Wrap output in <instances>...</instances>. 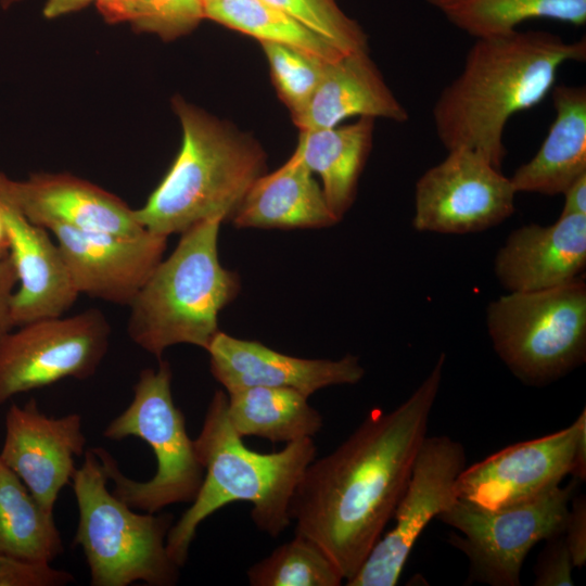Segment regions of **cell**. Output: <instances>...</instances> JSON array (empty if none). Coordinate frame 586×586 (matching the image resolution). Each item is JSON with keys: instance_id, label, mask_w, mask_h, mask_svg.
I'll return each mask as SVG.
<instances>
[{"instance_id": "obj_1", "label": "cell", "mask_w": 586, "mask_h": 586, "mask_svg": "<svg viewBox=\"0 0 586 586\" xmlns=\"http://www.w3.org/2000/svg\"><path fill=\"white\" fill-rule=\"evenodd\" d=\"M445 353L402 404L372 409L334 450L305 469L291 499L294 533L313 539L344 581L359 570L382 536L428 436L442 384Z\"/></svg>"}, {"instance_id": "obj_2", "label": "cell", "mask_w": 586, "mask_h": 586, "mask_svg": "<svg viewBox=\"0 0 586 586\" xmlns=\"http://www.w3.org/2000/svg\"><path fill=\"white\" fill-rule=\"evenodd\" d=\"M585 59V37L565 41L546 30L515 29L476 38L433 105L438 140L447 151L474 150L500 169L508 120L546 98L562 65Z\"/></svg>"}, {"instance_id": "obj_3", "label": "cell", "mask_w": 586, "mask_h": 586, "mask_svg": "<svg viewBox=\"0 0 586 586\" xmlns=\"http://www.w3.org/2000/svg\"><path fill=\"white\" fill-rule=\"evenodd\" d=\"M227 403L225 392L214 393L199 436L193 440L204 469L203 482L166 538L167 551L180 568L188 560L199 525L229 504H252L251 518L258 531L272 538L283 533L292 522L289 511L293 493L316 458L313 438L288 443L268 454L249 449L232 428Z\"/></svg>"}, {"instance_id": "obj_4", "label": "cell", "mask_w": 586, "mask_h": 586, "mask_svg": "<svg viewBox=\"0 0 586 586\" xmlns=\"http://www.w3.org/2000/svg\"><path fill=\"white\" fill-rule=\"evenodd\" d=\"M173 109L182 129L180 150L146 202L135 209L146 231L167 238L209 218L231 219L266 168V154L252 136L180 97L173 99Z\"/></svg>"}, {"instance_id": "obj_5", "label": "cell", "mask_w": 586, "mask_h": 586, "mask_svg": "<svg viewBox=\"0 0 586 586\" xmlns=\"http://www.w3.org/2000/svg\"><path fill=\"white\" fill-rule=\"evenodd\" d=\"M222 221L209 218L182 232L128 306L130 340L158 360L178 344L206 351L219 332V311L240 291L237 273L219 262Z\"/></svg>"}, {"instance_id": "obj_6", "label": "cell", "mask_w": 586, "mask_h": 586, "mask_svg": "<svg viewBox=\"0 0 586 586\" xmlns=\"http://www.w3.org/2000/svg\"><path fill=\"white\" fill-rule=\"evenodd\" d=\"M109 476L93 448L76 468L73 491L79 520L75 545L85 555L91 586H174L180 566L170 558L166 538L174 524L167 512H135L107 488Z\"/></svg>"}, {"instance_id": "obj_7", "label": "cell", "mask_w": 586, "mask_h": 586, "mask_svg": "<svg viewBox=\"0 0 586 586\" xmlns=\"http://www.w3.org/2000/svg\"><path fill=\"white\" fill-rule=\"evenodd\" d=\"M158 361L156 369L140 372L132 400L103 431L109 440L136 436L146 442L157 462L155 474L142 482L129 479L106 449L93 448L114 484L112 493L130 508L150 513L176 504H191L204 477L184 416L173 398L170 365Z\"/></svg>"}, {"instance_id": "obj_8", "label": "cell", "mask_w": 586, "mask_h": 586, "mask_svg": "<svg viewBox=\"0 0 586 586\" xmlns=\"http://www.w3.org/2000/svg\"><path fill=\"white\" fill-rule=\"evenodd\" d=\"M493 347L510 372L531 386L550 384L586 359V283L508 292L486 308Z\"/></svg>"}, {"instance_id": "obj_9", "label": "cell", "mask_w": 586, "mask_h": 586, "mask_svg": "<svg viewBox=\"0 0 586 586\" xmlns=\"http://www.w3.org/2000/svg\"><path fill=\"white\" fill-rule=\"evenodd\" d=\"M578 480L532 499L493 511L456 499L436 519L457 530L448 540L469 560V581L491 586H519L531 549L563 534Z\"/></svg>"}, {"instance_id": "obj_10", "label": "cell", "mask_w": 586, "mask_h": 586, "mask_svg": "<svg viewBox=\"0 0 586 586\" xmlns=\"http://www.w3.org/2000/svg\"><path fill=\"white\" fill-rule=\"evenodd\" d=\"M111 326L97 308L37 319L0 339V405L66 378L86 380L104 359Z\"/></svg>"}, {"instance_id": "obj_11", "label": "cell", "mask_w": 586, "mask_h": 586, "mask_svg": "<svg viewBox=\"0 0 586 586\" xmlns=\"http://www.w3.org/2000/svg\"><path fill=\"white\" fill-rule=\"evenodd\" d=\"M515 194L510 178L481 153L449 150L416 182L412 226L444 234L487 230L513 215Z\"/></svg>"}, {"instance_id": "obj_12", "label": "cell", "mask_w": 586, "mask_h": 586, "mask_svg": "<svg viewBox=\"0 0 586 586\" xmlns=\"http://www.w3.org/2000/svg\"><path fill=\"white\" fill-rule=\"evenodd\" d=\"M466 468L462 444L447 435L426 436L394 510L393 527L374 544L347 586H394L419 536L457 498L455 483Z\"/></svg>"}, {"instance_id": "obj_13", "label": "cell", "mask_w": 586, "mask_h": 586, "mask_svg": "<svg viewBox=\"0 0 586 586\" xmlns=\"http://www.w3.org/2000/svg\"><path fill=\"white\" fill-rule=\"evenodd\" d=\"M586 409L569 426L510 445L466 467L455 483L456 498L493 511L532 499L571 475Z\"/></svg>"}, {"instance_id": "obj_14", "label": "cell", "mask_w": 586, "mask_h": 586, "mask_svg": "<svg viewBox=\"0 0 586 586\" xmlns=\"http://www.w3.org/2000/svg\"><path fill=\"white\" fill-rule=\"evenodd\" d=\"M49 230L77 293L117 305H130L167 246V237L146 230L136 237L67 226Z\"/></svg>"}, {"instance_id": "obj_15", "label": "cell", "mask_w": 586, "mask_h": 586, "mask_svg": "<svg viewBox=\"0 0 586 586\" xmlns=\"http://www.w3.org/2000/svg\"><path fill=\"white\" fill-rule=\"evenodd\" d=\"M86 443L80 415L50 417L30 399L24 406H10L0 458L40 506L53 513L61 489L72 481L75 458L85 454Z\"/></svg>"}, {"instance_id": "obj_16", "label": "cell", "mask_w": 586, "mask_h": 586, "mask_svg": "<svg viewBox=\"0 0 586 586\" xmlns=\"http://www.w3.org/2000/svg\"><path fill=\"white\" fill-rule=\"evenodd\" d=\"M206 352L211 373L227 393L269 386L292 388L309 397L327 386L356 384L365 375L359 358L351 354L337 360L298 358L221 331Z\"/></svg>"}, {"instance_id": "obj_17", "label": "cell", "mask_w": 586, "mask_h": 586, "mask_svg": "<svg viewBox=\"0 0 586 586\" xmlns=\"http://www.w3.org/2000/svg\"><path fill=\"white\" fill-rule=\"evenodd\" d=\"M0 170V216L9 242V255L17 275L18 286L12 298L14 327L63 316L76 302L61 251L48 230L34 224L15 204Z\"/></svg>"}, {"instance_id": "obj_18", "label": "cell", "mask_w": 586, "mask_h": 586, "mask_svg": "<svg viewBox=\"0 0 586 586\" xmlns=\"http://www.w3.org/2000/svg\"><path fill=\"white\" fill-rule=\"evenodd\" d=\"M4 184L27 218L47 230L67 226L123 237L145 231L118 196L66 173H37L21 181L5 175Z\"/></svg>"}, {"instance_id": "obj_19", "label": "cell", "mask_w": 586, "mask_h": 586, "mask_svg": "<svg viewBox=\"0 0 586 586\" xmlns=\"http://www.w3.org/2000/svg\"><path fill=\"white\" fill-rule=\"evenodd\" d=\"M585 267L586 215L522 226L511 231L494 259L495 276L508 292L557 286L582 277Z\"/></svg>"}, {"instance_id": "obj_20", "label": "cell", "mask_w": 586, "mask_h": 586, "mask_svg": "<svg viewBox=\"0 0 586 586\" xmlns=\"http://www.w3.org/2000/svg\"><path fill=\"white\" fill-rule=\"evenodd\" d=\"M353 116L396 123L409 118L369 51L344 54L328 63L309 101L292 119L303 131L335 127Z\"/></svg>"}, {"instance_id": "obj_21", "label": "cell", "mask_w": 586, "mask_h": 586, "mask_svg": "<svg viewBox=\"0 0 586 586\" xmlns=\"http://www.w3.org/2000/svg\"><path fill=\"white\" fill-rule=\"evenodd\" d=\"M556 112L536 154L510 177L517 193L562 194L586 174V87L555 85Z\"/></svg>"}, {"instance_id": "obj_22", "label": "cell", "mask_w": 586, "mask_h": 586, "mask_svg": "<svg viewBox=\"0 0 586 586\" xmlns=\"http://www.w3.org/2000/svg\"><path fill=\"white\" fill-rule=\"evenodd\" d=\"M238 228H322L340 220L322 188L294 151L278 169L259 176L231 217Z\"/></svg>"}, {"instance_id": "obj_23", "label": "cell", "mask_w": 586, "mask_h": 586, "mask_svg": "<svg viewBox=\"0 0 586 586\" xmlns=\"http://www.w3.org/2000/svg\"><path fill=\"white\" fill-rule=\"evenodd\" d=\"M374 120L359 117L348 125L300 132L295 152L321 178L326 201L339 220L355 201L358 180L372 148Z\"/></svg>"}, {"instance_id": "obj_24", "label": "cell", "mask_w": 586, "mask_h": 586, "mask_svg": "<svg viewBox=\"0 0 586 586\" xmlns=\"http://www.w3.org/2000/svg\"><path fill=\"white\" fill-rule=\"evenodd\" d=\"M227 395L229 420L242 438L256 436L288 444L313 438L323 425L308 397L292 388L252 386Z\"/></svg>"}, {"instance_id": "obj_25", "label": "cell", "mask_w": 586, "mask_h": 586, "mask_svg": "<svg viewBox=\"0 0 586 586\" xmlns=\"http://www.w3.org/2000/svg\"><path fill=\"white\" fill-rule=\"evenodd\" d=\"M62 552L53 513L0 458V555L51 563Z\"/></svg>"}, {"instance_id": "obj_26", "label": "cell", "mask_w": 586, "mask_h": 586, "mask_svg": "<svg viewBox=\"0 0 586 586\" xmlns=\"http://www.w3.org/2000/svg\"><path fill=\"white\" fill-rule=\"evenodd\" d=\"M474 39L502 35L534 18L586 24V0H425Z\"/></svg>"}, {"instance_id": "obj_27", "label": "cell", "mask_w": 586, "mask_h": 586, "mask_svg": "<svg viewBox=\"0 0 586 586\" xmlns=\"http://www.w3.org/2000/svg\"><path fill=\"white\" fill-rule=\"evenodd\" d=\"M205 18L254 37L259 42L286 46L326 62L339 50L300 22L264 0H213L204 3Z\"/></svg>"}, {"instance_id": "obj_28", "label": "cell", "mask_w": 586, "mask_h": 586, "mask_svg": "<svg viewBox=\"0 0 586 586\" xmlns=\"http://www.w3.org/2000/svg\"><path fill=\"white\" fill-rule=\"evenodd\" d=\"M246 576L251 586H340L344 581L324 551L298 533L250 566Z\"/></svg>"}, {"instance_id": "obj_29", "label": "cell", "mask_w": 586, "mask_h": 586, "mask_svg": "<svg viewBox=\"0 0 586 586\" xmlns=\"http://www.w3.org/2000/svg\"><path fill=\"white\" fill-rule=\"evenodd\" d=\"M97 7L110 23L127 22L167 41L191 33L205 18L203 0H103Z\"/></svg>"}, {"instance_id": "obj_30", "label": "cell", "mask_w": 586, "mask_h": 586, "mask_svg": "<svg viewBox=\"0 0 586 586\" xmlns=\"http://www.w3.org/2000/svg\"><path fill=\"white\" fill-rule=\"evenodd\" d=\"M322 37L343 54L369 51L368 37L337 0H264Z\"/></svg>"}, {"instance_id": "obj_31", "label": "cell", "mask_w": 586, "mask_h": 586, "mask_svg": "<svg viewBox=\"0 0 586 586\" xmlns=\"http://www.w3.org/2000/svg\"><path fill=\"white\" fill-rule=\"evenodd\" d=\"M260 44L278 95L293 117L305 107L330 62L286 46L272 42Z\"/></svg>"}, {"instance_id": "obj_32", "label": "cell", "mask_w": 586, "mask_h": 586, "mask_svg": "<svg viewBox=\"0 0 586 586\" xmlns=\"http://www.w3.org/2000/svg\"><path fill=\"white\" fill-rule=\"evenodd\" d=\"M74 581L71 572L50 563L0 555V586H64Z\"/></svg>"}, {"instance_id": "obj_33", "label": "cell", "mask_w": 586, "mask_h": 586, "mask_svg": "<svg viewBox=\"0 0 586 586\" xmlns=\"http://www.w3.org/2000/svg\"><path fill=\"white\" fill-rule=\"evenodd\" d=\"M535 564L536 586H572L574 568L563 534L546 540Z\"/></svg>"}, {"instance_id": "obj_34", "label": "cell", "mask_w": 586, "mask_h": 586, "mask_svg": "<svg viewBox=\"0 0 586 586\" xmlns=\"http://www.w3.org/2000/svg\"><path fill=\"white\" fill-rule=\"evenodd\" d=\"M571 502L563 537L574 568H582L586 563V499L579 495L572 498Z\"/></svg>"}, {"instance_id": "obj_35", "label": "cell", "mask_w": 586, "mask_h": 586, "mask_svg": "<svg viewBox=\"0 0 586 586\" xmlns=\"http://www.w3.org/2000/svg\"><path fill=\"white\" fill-rule=\"evenodd\" d=\"M17 275L10 255L0 259V339L13 330L12 298Z\"/></svg>"}, {"instance_id": "obj_36", "label": "cell", "mask_w": 586, "mask_h": 586, "mask_svg": "<svg viewBox=\"0 0 586 586\" xmlns=\"http://www.w3.org/2000/svg\"><path fill=\"white\" fill-rule=\"evenodd\" d=\"M562 195L564 201L560 215H586V174L571 183Z\"/></svg>"}, {"instance_id": "obj_37", "label": "cell", "mask_w": 586, "mask_h": 586, "mask_svg": "<svg viewBox=\"0 0 586 586\" xmlns=\"http://www.w3.org/2000/svg\"><path fill=\"white\" fill-rule=\"evenodd\" d=\"M100 1L103 0H44L42 12L47 18H56L77 12L91 2L98 3Z\"/></svg>"}, {"instance_id": "obj_38", "label": "cell", "mask_w": 586, "mask_h": 586, "mask_svg": "<svg viewBox=\"0 0 586 586\" xmlns=\"http://www.w3.org/2000/svg\"><path fill=\"white\" fill-rule=\"evenodd\" d=\"M571 475L578 481L586 479V422L578 433Z\"/></svg>"}, {"instance_id": "obj_39", "label": "cell", "mask_w": 586, "mask_h": 586, "mask_svg": "<svg viewBox=\"0 0 586 586\" xmlns=\"http://www.w3.org/2000/svg\"><path fill=\"white\" fill-rule=\"evenodd\" d=\"M9 255V242L5 228L0 216V259Z\"/></svg>"}, {"instance_id": "obj_40", "label": "cell", "mask_w": 586, "mask_h": 586, "mask_svg": "<svg viewBox=\"0 0 586 586\" xmlns=\"http://www.w3.org/2000/svg\"><path fill=\"white\" fill-rule=\"evenodd\" d=\"M21 0H0V4L3 9H7L17 2H20Z\"/></svg>"}, {"instance_id": "obj_41", "label": "cell", "mask_w": 586, "mask_h": 586, "mask_svg": "<svg viewBox=\"0 0 586 586\" xmlns=\"http://www.w3.org/2000/svg\"><path fill=\"white\" fill-rule=\"evenodd\" d=\"M203 1H204V3H205V2H208V1H213V0H203Z\"/></svg>"}]
</instances>
